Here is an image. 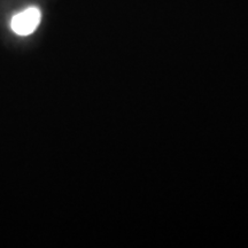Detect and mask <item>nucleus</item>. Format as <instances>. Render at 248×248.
Here are the masks:
<instances>
[{
	"mask_svg": "<svg viewBox=\"0 0 248 248\" xmlns=\"http://www.w3.org/2000/svg\"><path fill=\"white\" fill-rule=\"evenodd\" d=\"M42 14L36 7H30L21 12L12 18V29L20 36H28L32 33L39 26Z\"/></svg>",
	"mask_w": 248,
	"mask_h": 248,
	"instance_id": "1",
	"label": "nucleus"
}]
</instances>
